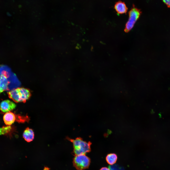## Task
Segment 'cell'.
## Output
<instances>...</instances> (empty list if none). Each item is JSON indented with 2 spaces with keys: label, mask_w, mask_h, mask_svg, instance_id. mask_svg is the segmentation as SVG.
I'll list each match as a JSON object with an SVG mask.
<instances>
[{
  "label": "cell",
  "mask_w": 170,
  "mask_h": 170,
  "mask_svg": "<svg viewBox=\"0 0 170 170\" xmlns=\"http://www.w3.org/2000/svg\"><path fill=\"white\" fill-rule=\"evenodd\" d=\"M100 170H110V168L106 167H103Z\"/></svg>",
  "instance_id": "13"
},
{
  "label": "cell",
  "mask_w": 170,
  "mask_h": 170,
  "mask_svg": "<svg viewBox=\"0 0 170 170\" xmlns=\"http://www.w3.org/2000/svg\"><path fill=\"white\" fill-rule=\"evenodd\" d=\"M12 128L10 126H7L0 128V135L5 134L10 132Z\"/></svg>",
  "instance_id": "11"
},
{
  "label": "cell",
  "mask_w": 170,
  "mask_h": 170,
  "mask_svg": "<svg viewBox=\"0 0 170 170\" xmlns=\"http://www.w3.org/2000/svg\"><path fill=\"white\" fill-rule=\"evenodd\" d=\"M23 136L26 141L30 142L33 141L34 139V132L32 129L27 127L24 131Z\"/></svg>",
  "instance_id": "9"
},
{
  "label": "cell",
  "mask_w": 170,
  "mask_h": 170,
  "mask_svg": "<svg viewBox=\"0 0 170 170\" xmlns=\"http://www.w3.org/2000/svg\"><path fill=\"white\" fill-rule=\"evenodd\" d=\"M117 158V156L116 154L111 153L108 154L106 155V159L108 164L112 165L116 162Z\"/></svg>",
  "instance_id": "10"
},
{
  "label": "cell",
  "mask_w": 170,
  "mask_h": 170,
  "mask_svg": "<svg viewBox=\"0 0 170 170\" xmlns=\"http://www.w3.org/2000/svg\"><path fill=\"white\" fill-rule=\"evenodd\" d=\"M9 75L8 72L3 71L0 75V94L3 92L8 90V86L10 83L8 80Z\"/></svg>",
  "instance_id": "6"
},
{
  "label": "cell",
  "mask_w": 170,
  "mask_h": 170,
  "mask_svg": "<svg viewBox=\"0 0 170 170\" xmlns=\"http://www.w3.org/2000/svg\"><path fill=\"white\" fill-rule=\"evenodd\" d=\"M3 120L5 123L8 126H10L15 121L21 123L28 122L30 119L27 115L26 116L17 115L14 113L9 112L6 113L3 116Z\"/></svg>",
  "instance_id": "5"
},
{
  "label": "cell",
  "mask_w": 170,
  "mask_h": 170,
  "mask_svg": "<svg viewBox=\"0 0 170 170\" xmlns=\"http://www.w3.org/2000/svg\"><path fill=\"white\" fill-rule=\"evenodd\" d=\"M141 13V10L136 8L134 4H133L128 13V20L126 24L124 30L125 32H128L132 29Z\"/></svg>",
  "instance_id": "3"
},
{
  "label": "cell",
  "mask_w": 170,
  "mask_h": 170,
  "mask_svg": "<svg viewBox=\"0 0 170 170\" xmlns=\"http://www.w3.org/2000/svg\"><path fill=\"white\" fill-rule=\"evenodd\" d=\"M162 0L168 8H170V0Z\"/></svg>",
  "instance_id": "12"
},
{
  "label": "cell",
  "mask_w": 170,
  "mask_h": 170,
  "mask_svg": "<svg viewBox=\"0 0 170 170\" xmlns=\"http://www.w3.org/2000/svg\"><path fill=\"white\" fill-rule=\"evenodd\" d=\"M72 163L73 166L77 170H84L89 168L90 159L85 154L75 155Z\"/></svg>",
  "instance_id": "4"
},
{
  "label": "cell",
  "mask_w": 170,
  "mask_h": 170,
  "mask_svg": "<svg viewBox=\"0 0 170 170\" xmlns=\"http://www.w3.org/2000/svg\"><path fill=\"white\" fill-rule=\"evenodd\" d=\"M114 8L119 14L126 13L128 10V8L125 2L120 0L115 2Z\"/></svg>",
  "instance_id": "8"
},
{
  "label": "cell",
  "mask_w": 170,
  "mask_h": 170,
  "mask_svg": "<svg viewBox=\"0 0 170 170\" xmlns=\"http://www.w3.org/2000/svg\"><path fill=\"white\" fill-rule=\"evenodd\" d=\"M50 169L47 166H45L43 170H50Z\"/></svg>",
  "instance_id": "14"
},
{
  "label": "cell",
  "mask_w": 170,
  "mask_h": 170,
  "mask_svg": "<svg viewBox=\"0 0 170 170\" xmlns=\"http://www.w3.org/2000/svg\"><path fill=\"white\" fill-rule=\"evenodd\" d=\"M73 144V153L75 155L85 154L91 151V143L84 140L81 138L77 137L75 139L68 138Z\"/></svg>",
  "instance_id": "1"
},
{
  "label": "cell",
  "mask_w": 170,
  "mask_h": 170,
  "mask_svg": "<svg viewBox=\"0 0 170 170\" xmlns=\"http://www.w3.org/2000/svg\"><path fill=\"white\" fill-rule=\"evenodd\" d=\"M16 105L14 102L7 100L2 101L0 103V109L3 113L10 112L14 109Z\"/></svg>",
  "instance_id": "7"
},
{
  "label": "cell",
  "mask_w": 170,
  "mask_h": 170,
  "mask_svg": "<svg viewBox=\"0 0 170 170\" xmlns=\"http://www.w3.org/2000/svg\"><path fill=\"white\" fill-rule=\"evenodd\" d=\"M9 98L16 102H24L30 96V91L23 88L18 87L13 89L8 92Z\"/></svg>",
  "instance_id": "2"
}]
</instances>
